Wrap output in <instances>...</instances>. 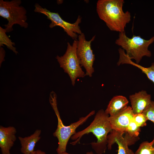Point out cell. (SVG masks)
<instances>
[{
	"label": "cell",
	"instance_id": "obj_1",
	"mask_svg": "<svg viewBox=\"0 0 154 154\" xmlns=\"http://www.w3.org/2000/svg\"><path fill=\"white\" fill-rule=\"evenodd\" d=\"M124 0H99L96 4V11L100 18L105 23L111 31L125 32L127 24L131 20L128 11L124 12L123 7Z\"/></svg>",
	"mask_w": 154,
	"mask_h": 154
},
{
	"label": "cell",
	"instance_id": "obj_2",
	"mask_svg": "<svg viewBox=\"0 0 154 154\" xmlns=\"http://www.w3.org/2000/svg\"><path fill=\"white\" fill-rule=\"evenodd\" d=\"M109 116L103 109L99 110L90 124L83 130L76 132L71 137L75 140L71 144L76 145L83 136L92 133L96 137V142L90 143L92 148L97 154L105 152L107 147L108 134L112 130L109 120Z\"/></svg>",
	"mask_w": 154,
	"mask_h": 154
},
{
	"label": "cell",
	"instance_id": "obj_3",
	"mask_svg": "<svg viewBox=\"0 0 154 154\" xmlns=\"http://www.w3.org/2000/svg\"><path fill=\"white\" fill-rule=\"evenodd\" d=\"M57 97L56 93L52 91L50 94L49 102L56 115L58 119L57 128L53 133V135L57 138L58 140V146L56 149L58 154L66 152V147L70 138L76 132V129L82 125L95 113L94 110L90 112L85 117H80L76 122L65 126L63 123L60 117L57 108Z\"/></svg>",
	"mask_w": 154,
	"mask_h": 154
},
{
	"label": "cell",
	"instance_id": "obj_4",
	"mask_svg": "<svg viewBox=\"0 0 154 154\" xmlns=\"http://www.w3.org/2000/svg\"><path fill=\"white\" fill-rule=\"evenodd\" d=\"M154 42V36L146 40L139 35H133L129 38L125 32L119 33L118 38L115 43L125 50L127 56L131 60L134 59L135 63L139 64L144 56L150 57L151 52L148 50L149 46Z\"/></svg>",
	"mask_w": 154,
	"mask_h": 154
},
{
	"label": "cell",
	"instance_id": "obj_5",
	"mask_svg": "<svg viewBox=\"0 0 154 154\" xmlns=\"http://www.w3.org/2000/svg\"><path fill=\"white\" fill-rule=\"evenodd\" d=\"M21 0H0V16L8 21L7 24L4 25L6 33L12 31L15 24L25 29L28 27L27 10L21 5Z\"/></svg>",
	"mask_w": 154,
	"mask_h": 154
},
{
	"label": "cell",
	"instance_id": "obj_6",
	"mask_svg": "<svg viewBox=\"0 0 154 154\" xmlns=\"http://www.w3.org/2000/svg\"><path fill=\"white\" fill-rule=\"evenodd\" d=\"M77 39L74 40L72 45L68 42L65 53L60 56L57 55L56 57L60 67L69 76L73 86L77 78H83L86 76L77 55Z\"/></svg>",
	"mask_w": 154,
	"mask_h": 154
},
{
	"label": "cell",
	"instance_id": "obj_7",
	"mask_svg": "<svg viewBox=\"0 0 154 154\" xmlns=\"http://www.w3.org/2000/svg\"><path fill=\"white\" fill-rule=\"evenodd\" d=\"M35 12L44 15L48 19L50 20L51 23L49 25L50 28H52L56 26L60 27L74 40L78 38L77 34L80 35L82 33L79 26L82 20V17L80 16H78L75 23H71L64 21L58 13L51 12L46 8L42 7L38 3L35 4Z\"/></svg>",
	"mask_w": 154,
	"mask_h": 154
},
{
	"label": "cell",
	"instance_id": "obj_8",
	"mask_svg": "<svg viewBox=\"0 0 154 154\" xmlns=\"http://www.w3.org/2000/svg\"><path fill=\"white\" fill-rule=\"evenodd\" d=\"M94 36L89 41L86 40L84 34L78 35L76 54L81 66L86 70V76L91 77L94 72L93 65L95 60V55L91 48V43L95 39Z\"/></svg>",
	"mask_w": 154,
	"mask_h": 154
},
{
	"label": "cell",
	"instance_id": "obj_9",
	"mask_svg": "<svg viewBox=\"0 0 154 154\" xmlns=\"http://www.w3.org/2000/svg\"><path fill=\"white\" fill-rule=\"evenodd\" d=\"M133 115L131 107L127 106L116 114L109 116V120L112 130L125 133Z\"/></svg>",
	"mask_w": 154,
	"mask_h": 154
},
{
	"label": "cell",
	"instance_id": "obj_10",
	"mask_svg": "<svg viewBox=\"0 0 154 154\" xmlns=\"http://www.w3.org/2000/svg\"><path fill=\"white\" fill-rule=\"evenodd\" d=\"M124 133L112 130L107 137L108 149L110 150L112 145L116 143L118 146L117 154H134L129 148V142L127 138L123 136Z\"/></svg>",
	"mask_w": 154,
	"mask_h": 154
},
{
	"label": "cell",
	"instance_id": "obj_11",
	"mask_svg": "<svg viewBox=\"0 0 154 154\" xmlns=\"http://www.w3.org/2000/svg\"><path fill=\"white\" fill-rule=\"evenodd\" d=\"M16 128L0 126V147L2 154H11L10 150L16 140Z\"/></svg>",
	"mask_w": 154,
	"mask_h": 154
},
{
	"label": "cell",
	"instance_id": "obj_12",
	"mask_svg": "<svg viewBox=\"0 0 154 154\" xmlns=\"http://www.w3.org/2000/svg\"><path fill=\"white\" fill-rule=\"evenodd\" d=\"M150 94L142 90L130 95L129 99L134 114L142 113L151 101Z\"/></svg>",
	"mask_w": 154,
	"mask_h": 154
},
{
	"label": "cell",
	"instance_id": "obj_13",
	"mask_svg": "<svg viewBox=\"0 0 154 154\" xmlns=\"http://www.w3.org/2000/svg\"><path fill=\"white\" fill-rule=\"evenodd\" d=\"M41 130L37 129L30 136L23 138L19 137L21 145V151L23 154H30L33 152L36 143L40 139Z\"/></svg>",
	"mask_w": 154,
	"mask_h": 154
},
{
	"label": "cell",
	"instance_id": "obj_14",
	"mask_svg": "<svg viewBox=\"0 0 154 154\" xmlns=\"http://www.w3.org/2000/svg\"><path fill=\"white\" fill-rule=\"evenodd\" d=\"M128 103L126 97L121 95L116 96L109 102L105 112L109 116L114 115L128 106Z\"/></svg>",
	"mask_w": 154,
	"mask_h": 154
},
{
	"label": "cell",
	"instance_id": "obj_15",
	"mask_svg": "<svg viewBox=\"0 0 154 154\" xmlns=\"http://www.w3.org/2000/svg\"><path fill=\"white\" fill-rule=\"evenodd\" d=\"M123 62L124 64H130L140 69L142 72L145 74L148 78L154 84V62L152 63L150 66L145 67L134 62L127 56L125 57Z\"/></svg>",
	"mask_w": 154,
	"mask_h": 154
},
{
	"label": "cell",
	"instance_id": "obj_16",
	"mask_svg": "<svg viewBox=\"0 0 154 154\" xmlns=\"http://www.w3.org/2000/svg\"><path fill=\"white\" fill-rule=\"evenodd\" d=\"M6 31L5 29L0 27V47L6 46L7 48L12 50L16 54L18 53L15 47V43L13 42L7 35Z\"/></svg>",
	"mask_w": 154,
	"mask_h": 154
},
{
	"label": "cell",
	"instance_id": "obj_17",
	"mask_svg": "<svg viewBox=\"0 0 154 154\" xmlns=\"http://www.w3.org/2000/svg\"><path fill=\"white\" fill-rule=\"evenodd\" d=\"M134 154H154V148L147 141L141 143Z\"/></svg>",
	"mask_w": 154,
	"mask_h": 154
},
{
	"label": "cell",
	"instance_id": "obj_18",
	"mask_svg": "<svg viewBox=\"0 0 154 154\" xmlns=\"http://www.w3.org/2000/svg\"><path fill=\"white\" fill-rule=\"evenodd\" d=\"M140 131V127L138 126L133 119L129 124L125 133L131 137H138Z\"/></svg>",
	"mask_w": 154,
	"mask_h": 154
},
{
	"label": "cell",
	"instance_id": "obj_19",
	"mask_svg": "<svg viewBox=\"0 0 154 154\" xmlns=\"http://www.w3.org/2000/svg\"><path fill=\"white\" fill-rule=\"evenodd\" d=\"M142 113L145 116L148 120L154 123V101H151L149 105L143 111Z\"/></svg>",
	"mask_w": 154,
	"mask_h": 154
},
{
	"label": "cell",
	"instance_id": "obj_20",
	"mask_svg": "<svg viewBox=\"0 0 154 154\" xmlns=\"http://www.w3.org/2000/svg\"><path fill=\"white\" fill-rule=\"evenodd\" d=\"M133 120L141 127L147 125L146 122L148 120L145 116L142 113H141L134 114Z\"/></svg>",
	"mask_w": 154,
	"mask_h": 154
},
{
	"label": "cell",
	"instance_id": "obj_21",
	"mask_svg": "<svg viewBox=\"0 0 154 154\" xmlns=\"http://www.w3.org/2000/svg\"><path fill=\"white\" fill-rule=\"evenodd\" d=\"M5 52L2 47H0V65H1L3 62L5 60L4 57L5 56Z\"/></svg>",
	"mask_w": 154,
	"mask_h": 154
},
{
	"label": "cell",
	"instance_id": "obj_22",
	"mask_svg": "<svg viewBox=\"0 0 154 154\" xmlns=\"http://www.w3.org/2000/svg\"><path fill=\"white\" fill-rule=\"evenodd\" d=\"M35 154H46L45 152L40 150H38L35 151Z\"/></svg>",
	"mask_w": 154,
	"mask_h": 154
},
{
	"label": "cell",
	"instance_id": "obj_23",
	"mask_svg": "<svg viewBox=\"0 0 154 154\" xmlns=\"http://www.w3.org/2000/svg\"><path fill=\"white\" fill-rule=\"evenodd\" d=\"M150 143L152 146L154 148V138L153 140Z\"/></svg>",
	"mask_w": 154,
	"mask_h": 154
},
{
	"label": "cell",
	"instance_id": "obj_24",
	"mask_svg": "<svg viewBox=\"0 0 154 154\" xmlns=\"http://www.w3.org/2000/svg\"><path fill=\"white\" fill-rule=\"evenodd\" d=\"M86 154H94V153L92 152H88L86 153Z\"/></svg>",
	"mask_w": 154,
	"mask_h": 154
},
{
	"label": "cell",
	"instance_id": "obj_25",
	"mask_svg": "<svg viewBox=\"0 0 154 154\" xmlns=\"http://www.w3.org/2000/svg\"><path fill=\"white\" fill-rule=\"evenodd\" d=\"M60 154H71L69 153H68L66 152H64L63 153H61Z\"/></svg>",
	"mask_w": 154,
	"mask_h": 154
},
{
	"label": "cell",
	"instance_id": "obj_26",
	"mask_svg": "<svg viewBox=\"0 0 154 154\" xmlns=\"http://www.w3.org/2000/svg\"><path fill=\"white\" fill-rule=\"evenodd\" d=\"M30 154H35V151H34L33 152L31 153Z\"/></svg>",
	"mask_w": 154,
	"mask_h": 154
}]
</instances>
